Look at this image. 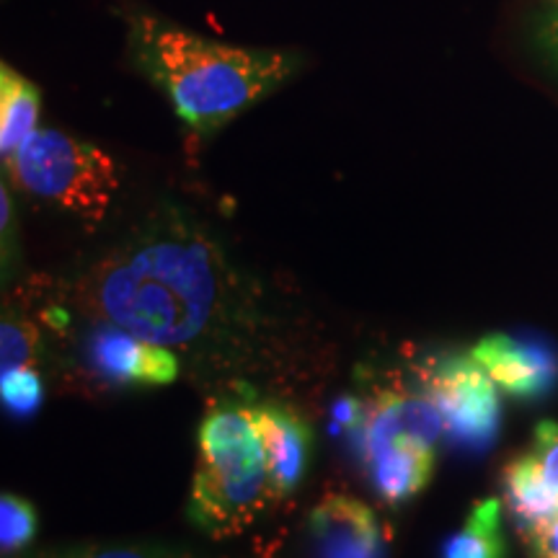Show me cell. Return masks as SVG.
<instances>
[{
    "label": "cell",
    "instance_id": "21",
    "mask_svg": "<svg viewBox=\"0 0 558 558\" xmlns=\"http://www.w3.org/2000/svg\"><path fill=\"white\" fill-rule=\"evenodd\" d=\"M538 39H541L543 50L548 52V58L558 65V9H556V5H554V11L543 16L541 29H538Z\"/></svg>",
    "mask_w": 558,
    "mask_h": 558
},
{
    "label": "cell",
    "instance_id": "17",
    "mask_svg": "<svg viewBox=\"0 0 558 558\" xmlns=\"http://www.w3.org/2000/svg\"><path fill=\"white\" fill-rule=\"evenodd\" d=\"M0 396H3V407L13 418H32L45 403V383L34 367L13 369L0 378Z\"/></svg>",
    "mask_w": 558,
    "mask_h": 558
},
{
    "label": "cell",
    "instance_id": "4",
    "mask_svg": "<svg viewBox=\"0 0 558 558\" xmlns=\"http://www.w3.org/2000/svg\"><path fill=\"white\" fill-rule=\"evenodd\" d=\"M3 169L16 190L52 202L90 226L107 218L122 181L107 150L52 128L34 132Z\"/></svg>",
    "mask_w": 558,
    "mask_h": 558
},
{
    "label": "cell",
    "instance_id": "7",
    "mask_svg": "<svg viewBox=\"0 0 558 558\" xmlns=\"http://www.w3.org/2000/svg\"><path fill=\"white\" fill-rule=\"evenodd\" d=\"M471 354L518 401H543L558 388V349L548 339L486 333Z\"/></svg>",
    "mask_w": 558,
    "mask_h": 558
},
{
    "label": "cell",
    "instance_id": "16",
    "mask_svg": "<svg viewBox=\"0 0 558 558\" xmlns=\"http://www.w3.org/2000/svg\"><path fill=\"white\" fill-rule=\"evenodd\" d=\"M37 558H194L186 550L158 546V543H83L45 550Z\"/></svg>",
    "mask_w": 558,
    "mask_h": 558
},
{
    "label": "cell",
    "instance_id": "1",
    "mask_svg": "<svg viewBox=\"0 0 558 558\" xmlns=\"http://www.w3.org/2000/svg\"><path fill=\"white\" fill-rule=\"evenodd\" d=\"M228 295L226 256L181 213L153 215L78 282V300L90 318L169 349L207 337Z\"/></svg>",
    "mask_w": 558,
    "mask_h": 558
},
{
    "label": "cell",
    "instance_id": "20",
    "mask_svg": "<svg viewBox=\"0 0 558 558\" xmlns=\"http://www.w3.org/2000/svg\"><path fill=\"white\" fill-rule=\"evenodd\" d=\"M525 546L533 558H558V518L527 535Z\"/></svg>",
    "mask_w": 558,
    "mask_h": 558
},
{
    "label": "cell",
    "instance_id": "3",
    "mask_svg": "<svg viewBox=\"0 0 558 558\" xmlns=\"http://www.w3.org/2000/svg\"><path fill=\"white\" fill-rule=\"evenodd\" d=\"M190 520L209 538H233L271 505L267 452L251 407L209 409L197 435Z\"/></svg>",
    "mask_w": 558,
    "mask_h": 558
},
{
    "label": "cell",
    "instance_id": "9",
    "mask_svg": "<svg viewBox=\"0 0 558 558\" xmlns=\"http://www.w3.org/2000/svg\"><path fill=\"white\" fill-rule=\"evenodd\" d=\"M251 414L267 452L269 497L275 505L303 484L313 456V432L298 411L282 403H254Z\"/></svg>",
    "mask_w": 558,
    "mask_h": 558
},
{
    "label": "cell",
    "instance_id": "2",
    "mask_svg": "<svg viewBox=\"0 0 558 558\" xmlns=\"http://www.w3.org/2000/svg\"><path fill=\"white\" fill-rule=\"evenodd\" d=\"M128 29L135 65L199 140L282 88L303 65L295 52L226 45L148 13L130 16Z\"/></svg>",
    "mask_w": 558,
    "mask_h": 558
},
{
    "label": "cell",
    "instance_id": "19",
    "mask_svg": "<svg viewBox=\"0 0 558 558\" xmlns=\"http://www.w3.org/2000/svg\"><path fill=\"white\" fill-rule=\"evenodd\" d=\"M16 215H13V202L9 184L0 190V226H3V271H9V262L16 256Z\"/></svg>",
    "mask_w": 558,
    "mask_h": 558
},
{
    "label": "cell",
    "instance_id": "15",
    "mask_svg": "<svg viewBox=\"0 0 558 558\" xmlns=\"http://www.w3.org/2000/svg\"><path fill=\"white\" fill-rule=\"evenodd\" d=\"M37 509L29 499L5 492L0 497V550L9 558L26 548L37 535Z\"/></svg>",
    "mask_w": 558,
    "mask_h": 558
},
{
    "label": "cell",
    "instance_id": "6",
    "mask_svg": "<svg viewBox=\"0 0 558 558\" xmlns=\"http://www.w3.org/2000/svg\"><path fill=\"white\" fill-rule=\"evenodd\" d=\"M81 360L90 378L109 388H156L179 378V360L169 347L104 320H96L83 339Z\"/></svg>",
    "mask_w": 558,
    "mask_h": 558
},
{
    "label": "cell",
    "instance_id": "14",
    "mask_svg": "<svg viewBox=\"0 0 558 558\" xmlns=\"http://www.w3.org/2000/svg\"><path fill=\"white\" fill-rule=\"evenodd\" d=\"M41 352L39 331L32 320H24L16 313L5 311L0 324V375L21 367H34Z\"/></svg>",
    "mask_w": 558,
    "mask_h": 558
},
{
    "label": "cell",
    "instance_id": "22",
    "mask_svg": "<svg viewBox=\"0 0 558 558\" xmlns=\"http://www.w3.org/2000/svg\"><path fill=\"white\" fill-rule=\"evenodd\" d=\"M554 5H556V9H558V0H554Z\"/></svg>",
    "mask_w": 558,
    "mask_h": 558
},
{
    "label": "cell",
    "instance_id": "13",
    "mask_svg": "<svg viewBox=\"0 0 558 558\" xmlns=\"http://www.w3.org/2000/svg\"><path fill=\"white\" fill-rule=\"evenodd\" d=\"M442 558H507L501 501L494 497L478 499L463 527L445 541Z\"/></svg>",
    "mask_w": 558,
    "mask_h": 558
},
{
    "label": "cell",
    "instance_id": "11",
    "mask_svg": "<svg viewBox=\"0 0 558 558\" xmlns=\"http://www.w3.org/2000/svg\"><path fill=\"white\" fill-rule=\"evenodd\" d=\"M501 494H505L507 512L522 541L558 518V492L548 486L533 450L514 458L501 471Z\"/></svg>",
    "mask_w": 558,
    "mask_h": 558
},
{
    "label": "cell",
    "instance_id": "18",
    "mask_svg": "<svg viewBox=\"0 0 558 558\" xmlns=\"http://www.w3.org/2000/svg\"><path fill=\"white\" fill-rule=\"evenodd\" d=\"M533 456L538 458L543 476H546L548 486L558 492V424L543 422L535 429V448Z\"/></svg>",
    "mask_w": 558,
    "mask_h": 558
},
{
    "label": "cell",
    "instance_id": "8",
    "mask_svg": "<svg viewBox=\"0 0 558 558\" xmlns=\"http://www.w3.org/2000/svg\"><path fill=\"white\" fill-rule=\"evenodd\" d=\"M313 558H388L378 514L349 494H326L308 518Z\"/></svg>",
    "mask_w": 558,
    "mask_h": 558
},
{
    "label": "cell",
    "instance_id": "12",
    "mask_svg": "<svg viewBox=\"0 0 558 558\" xmlns=\"http://www.w3.org/2000/svg\"><path fill=\"white\" fill-rule=\"evenodd\" d=\"M39 88L9 62H3L0 65V158L3 163H9L21 145L39 130Z\"/></svg>",
    "mask_w": 558,
    "mask_h": 558
},
{
    "label": "cell",
    "instance_id": "10",
    "mask_svg": "<svg viewBox=\"0 0 558 558\" xmlns=\"http://www.w3.org/2000/svg\"><path fill=\"white\" fill-rule=\"evenodd\" d=\"M362 463H365L375 494L386 505L396 507L427 488L435 473L437 450L414 442H393L369 450Z\"/></svg>",
    "mask_w": 558,
    "mask_h": 558
},
{
    "label": "cell",
    "instance_id": "5",
    "mask_svg": "<svg viewBox=\"0 0 558 558\" xmlns=\"http://www.w3.org/2000/svg\"><path fill=\"white\" fill-rule=\"evenodd\" d=\"M424 393L435 401L445 422V437L465 452H486L501 429L497 383L473 354H439L418 369Z\"/></svg>",
    "mask_w": 558,
    "mask_h": 558
}]
</instances>
